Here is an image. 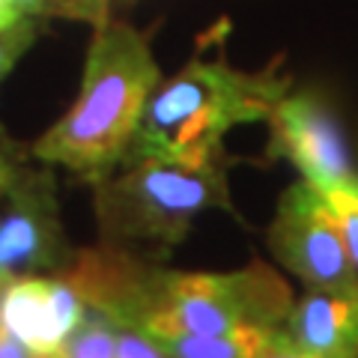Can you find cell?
I'll list each match as a JSON object with an SVG mask.
<instances>
[{"label":"cell","mask_w":358,"mask_h":358,"mask_svg":"<svg viewBox=\"0 0 358 358\" xmlns=\"http://www.w3.org/2000/svg\"><path fill=\"white\" fill-rule=\"evenodd\" d=\"M293 310L284 278L263 263L227 275L164 272L162 296L143 331L171 334H230L239 329H278Z\"/></svg>","instance_id":"cell-4"},{"label":"cell","mask_w":358,"mask_h":358,"mask_svg":"<svg viewBox=\"0 0 358 358\" xmlns=\"http://www.w3.org/2000/svg\"><path fill=\"white\" fill-rule=\"evenodd\" d=\"M78 18L102 27L108 21V0H78Z\"/></svg>","instance_id":"cell-18"},{"label":"cell","mask_w":358,"mask_h":358,"mask_svg":"<svg viewBox=\"0 0 358 358\" xmlns=\"http://www.w3.org/2000/svg\"><path fill=\"white\" fill-rule=\"evenodd\" d=\"M63 358H117V322L84 308L81 322L63 343Z\"/></svg>","instance_id":"cell-12"},{"label":"cell","mask_w":358,"mask_h":358,"mask_svg":"<svg viewBox=\"0 0 358 358\" xmlns=\"http://www.w3.org/2000/svg\"><path fill=\"white\" fill-rule=\"evenodd\" d=\"M0 358H30V352L24 350V343L15 341L3 326H0Z\"/></svg>","instance_id":"cell-19"},{"label":"cell","mask_w":358,"mask_h":358,"mask_svg":"<svg viewBox=\"0 0 358 358\" xmlns=\"http://www.w3.org/2000/svg\"><path fill=\"white\" fill-rule=\"evenodd\" d=\"M268 245L278 260L313 289L358 301V272L338 218L310 182H296L284 192Z\"/></svg>","instance_id":"cell-5"},{"label":"cell","mask_w":358,"mask_h":358,"mask_svg":"<svg viewBox=\"0 0 358 358\" xmlns=\"http://www.w3.org/2000/svg\"><path fill=\"white\" fill-rule=\"evenodd\" d=\"M36 18H21L15 24H9L0 30V81L9 75V69L18 63V57L24 54L33 39H36Z\"/></svg>","instance_id":"cell-14"},{"label":"cell","mask_w":358,"mask_h":358,"mask_svg":"<svg viewBox=\"0 0 358 358\" xmlns=\"http://www.w3.org/2000/svg\"><path fill=\"white\" fill-rule=\"evenodd\" d=\"M212 206L233 209L218 159L197 167L143 159L126 164V173L96 182L99 224L114 242L155 239L176 245L185 239L197 212Z\"/></svg>","instance_id":"cell-3"},{"label":"cell","mask_w":358,"mask_h":358,"mask_svg":"<svg viewBox=\"0 0 358 358\" xmlns=\"http://www.w3.org/2000/svg\"><path fill=\"white\" fill-rule=\"evenodd\" d=\"M117 358H173L150 331L117 326Z\"/></svg>","instance_id":"cell-15"},{"label":"cell","mask_w":358,"mask_h":358,"mask_svg":"<svg viewBox=\"0 0 358 358\" xmlns=\"http://www.w3.org/2000/svg\"><path fill=\"white\" fill-rule=\"evenodd\" d=\"M159 81L162 72L147 39L129 24L105 21L90 45L78 102L42 134L33 152L45 162L66 164L90 182H102L126 159Z\"/></svg>","instance_id":"cell-1"},{"label":"cell","mask_w":358,"mask_h":358,"mask_svg":"<svg viewBox=\"0 0 358 358\" xmlns=\"http://www.w3.org/2000/svg\"><path fill=\"white\" fill-rule=\"evenodd\" d=\"M284 96V75L236 72L224 57L192 60L171 84L150 96L122 164L143 159L188 167L209 164L218 159L227 129L268 120Z\"/></svg>","instance_id":"cell-2"},{"label":"cell","mask_w":358,"mask_h":358,"mask_svg":"<svg viewBox=\"0 0 358 358\" xmlns=\"http://www.w3.org/2000/svg\"><path fill=\"white\" fill-rule=\"evenodd\" d=\"M15 21H21V15L15 13L13 6H9V0H0V30L9 27V24H15Z\"/></svg>","instance_id":"cell-20"},{"label":"cell","mask_w":358,"mask_h":358,"mask_svg":"<svg viewBox=\"0 0 358 358\" xmlns=\"http://www.w3.org/2000/svg\"><path fill=\"white\" fill-rule=\"evenodd\" d=\"M21 18H39V15H72L75 18V0H9Z\"/></svg>","instance_id":"cell-17"},{"label":"cell","mask_w":358,"mask_h":358,"mask_svg":"<svg viewBox=\"0 0 358 358\" xmlns=\"http://www.w3.org/2000/svg\"><path fill=\"white\" fill-rule=\"evenodd\" d=\"M164 272L167 268L143 263L122 245H99L72 254L60 278L72 284L84 308L99 310L117 326L143 329L159 305Z\"/></svg>","instance_id":"cell-7"},{"label":"cell","mask_w":358,"mask_h":358,"mask_svg":"<svg viewBox=\"0 0 358 358\" xmlns=\"http://www.w3.org/2000/svg\"><path fill=\"white\" fill-rule=\"evenodd\" d=\"M329 200V206L338 218V227L343 233V242H346V251H350L352 263L358 268V179L346 185H338L331 192L322 194Z\"/></svg>","instance_id":"cell-13"},{"label":"cell","mask_w":358,"mask_h":358,"mask_svg":"<svg viewBox=\"0 0 358 358\" xmlns=\"http://www.w3.org/2000/svg\"><path fill=\"white\" fill-rule=\"evenodd\" d=\"M69 257L54 200V179L18 162L0 179V278L63 268Z\"/></svg>","instance_id":"cell-6"},{"label":"cell","mask_w":358,"mask_h":358,"mask_svg":"<svg viewBox=\"0 0 358 358\" xmlns=\"http://www.w3.org/2000/svg\"><path fill=\"white\" fill-rule=\"evenodd\" d=\"M268 122H272L268 152L275 159L287 155L299 167V173H305V182H310L320 194L355 179L338 120L317 93L284 96Z\"/></svg>","instance_id":"cell-8"},{"label":"cell","mask_w":358,"mask_h":358,"mask_svg":"<svg viewBox=\"0 0 358 358\" xmlns=\"http://www.w3.org/2000/svg\"><path fill=\"white\" fill-rule=\"evenodd\" d=\"M272 329H239L230 334H171L159 341L173 358H254Z\"/></svg>","instance_id":"cell-11"},{"label":"cell","mask_w":358,"mask_h":358,"mask_svg":"<svg viewBox=\"0 0 358 358\" xmlns=\"http://www.w3.org/2000/svg\"><path fill=\"white\" fill-rule=\"evenodd\" d=\"M84 317V301L63 278H3L0 326L24 343L30 358H63V343Z\"/></svg>","instance_id":"cell-9"},{"label":"cell","mask_w":358,"mask_h":358,"mask_svg":"<svg viewBox=\"0 0 358 358\" xmlns=\"http://www.w3.org/2000/svg\"><path fill=\"white\" fill-rule=\"evenodd\" d=\"M287 334L308 352L358 358V301L317 289L289 310Z\"/></svg>","instance_id":"cell-10"},{"label":"cell","mask_w":358,"mask_h":358,"mask_svg":"<svg viewBox=\"0 0 358 358\" xmlns=\"http://www.w3.org/2000/svg\"><path fill=\"white\" fill-rule=\"evenodd\" d=\"M254 358H326V355H317V352L301 350V346H296L293 341H289L287 331L272 329V331L266 334V341L260 343V350L254 352Z\"/></svg>","instance_id":"cell-16"}]
</instances>
